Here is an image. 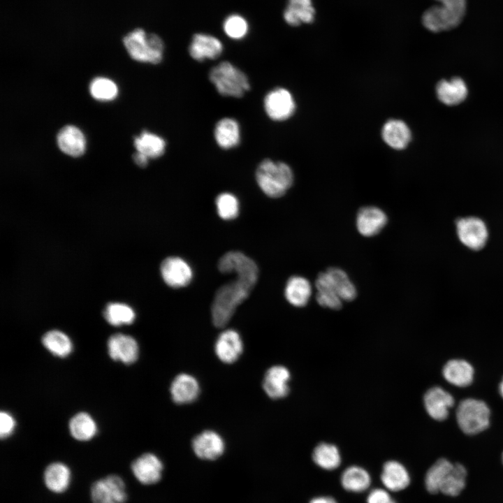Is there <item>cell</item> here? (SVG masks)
I'll use <instances>...</instances> for the list:
<instances>
[{
	"mask_svg": "<svg viewBox=\"0 0 503 503\" xmlns=\"http://www.w3.org/2000/svg\"><path fill=\"white\" fill-rule=\"evenodd\" d=\"M134 146L139 152L149 159L161 157L166 152V142L161 136L143 131L134 138Z\"/></svg>",
	"mask_w": 503,
	"mask_h": 503,
	"instance_id": "obj_29",
	"label": "cell"
},
{
	"mask_svg": "<svg viewBox=\"0 0 503 503\" xmlns=\"http://www.w3.org/2000/svg\"><path fill=\"white\" fill-rule=\"evenodd\" d=\"M213 133L217 145L224 150L238 147L241 141L240 124L232 117H226L217 121Z\"/></svg>",
	"mask_w": 503,
	"mask_h": 503,
	"instance_id": "obj_20",
	"label": "cell"
},
{
	"mask_svg": "<svg viewBox=\"0 0 503 503\" xmlns=\"http://www.w3.org/2000/svg\"><path fill=\"white\" fill-rule=\"evenodd\" d=\"M453 466L448 460L440 458L430 467L425 477V488L429 493H439L440 486Z\"/></svg>",
	"mask_w": 503,
	"mask_h": 503,
	"instance_id": "obj_34",
	"label": "cell"
},
{
	"mask_svg": "<svg viewBox=\"0 0 503 503\" xmlns=\"http://www.w3.org/2000/svg\"><path fill=\"white\" fill-rule=\"evenodd\" d=\"M219 216L224 220L235 219L239 214V201L237 197L228 192L219 194L215 199Z\"/></svg>",
	"mask_w": 503,
	"mask_h": 503,
	"instance_id": "obj_38",
	"label": "cell"
},
{
	"mask_svg": "<svg viewBox=\"0 0 503 503\" xmlns=\"http://www.w3.org/2000/svg\"><path fill=\"white\" fill-rule=\"evenodd\" d=\"M312 460L321 468L333 470L340 465L341 455L335 445L322 442L314 448Z\"/></svg>",
	"mask_w": 503,
	"mask_h": 503,
	"instance_id": "obj_32",
	"label": "cell"
},
{
	"mask_svg": "<svg viewBox=\"0 0 503 503\" xmlns=\"http://www.w3.org/2000/svg\"><path fill=\"white\" fill-rule=\"evenodd\" d=\"M456 227L460 242L468 248L479 250L486 245L488 231L481 219L472 217L460 219Z\"/></svg>",
	"mask_w": 503,
	"mask_h": 503,
	"instance_id": "obj_10",
	"label": "cell"
},
{
	"mask_svg": "<svg viewBox=\"0 0 503 503\" xmlns=\"http://www.w3.org/2000/svg\"><path fill=\"white\" fill-rule=\"evenodd\" d=\"M381 138L390 147L396 150L405 149L411 139V132L408 125L401 119H391L381 129Z\"/></svg>",
	"mask_w": 503,
	"mask_h": 503,
	"instance_id": "obj_21",
	"label": "cell"
},
{
	"mask_svg": "<svg viewBox=\"0 0 503 503\" xmlns=\"http://www.w3.org/2000/svg\"><path fill=\"white\" fill-rule=\"evenodd\" d=\"M438 99L445 105H455L465 101L467 96V87L462 79L453 78L450 80H442L436 86Z\"/></svg>",
	"mask_w": 503,
	"mask_h": 503,
	"instance_id": "obj_24",
	"label": "cell"
},
{
	"mask_svg": "<svg viewBox=\"0 0 503 503\" xmlns=\"http://www.w3.org/2000/svg\"><path fill=\"white\" fill-rule=\"evenodd\" d=\"M309 503H337V502L331 497L323 496L313 498Z\"/></svg>",
	"mask_w": 503,
	"mask_h": 503,
	"instance_id": "obj_44",
	"label": "cell"
},
{
	"mask_svg": "<svg viewBox=\"0 0 503 503\" xmlns=\"http://www.w3.org/2000/svg\"><path fill=\"white\" fill-rule=\"evenodd\" d=\"M466 469L460 463L453 464V468L443 481L439 492L449 496H457L465 486Z\"/></svg>",
	"mask_w": 503,
	"mask_h": 503,
	"instance_id": "obj_36",
	"label": "cell"
},
{
	"mask_svg": "<svg viewBox=\"0 0 503 503\" xmlns=\"http://www.w3.org/2000/svg\"><path fill=\"white\" fill-rule=\"evenodd\" d=\"M108 350L111 358L126 364L135 362L139 351L136 340L130 335L122 333H116L110 337L108 341Z\"/></svg>",
	"mask_w": 503,
	"mask_h": 503,
	"instance_id": "obj_17",
	"label": "cell"
},
{
	"mask_svg": "<svg viewBox=\"0 0 503 503\" xmlns=\"http://www.w3.org/2000/svg\"><path fill=\"white\" fill-rule=\"evenodd\" d=\"M243 344L239 333L233 329L223 331L217 337L214 351L219 360L225 363H232L240 356Z\"/></svg>",
	"mask_w": 503,
	"mask_h": 503,
	"instance_id": "obj_18",
	"label": "cell"
},
{
	"mask_svg": "<svg viewBox=\"0 0 503 503\" xmlns=\"http://www.w3.org/2000/svg\"><path fill=\"white\" fill-rule=\"evenodd\" d=\"M173 400L177 404H187L194 402L200 392L199 384L192 375L182 373L178 374L170 385Z\"/></svg>",
	"mask_w": 503,
	"mask_h": 503,
	"instance_id": "obj_22",
	"label": "cell"
},
{
	"mask_svg": "<svg viewBox=\"0 0 503 503\" xmlns=\"http://www.w3.org/2000/svg\"><path fill=\"white\" fill-rule=\"evenodd\" d=\"M92 96L100 101H110L117 94V87L115 82L105 78L94 79L89 86Z\"/></svg>",
	"mask_w": 503,
	"mask_h": 503,
	"instance_id": "obj_39",
	"label": "cell"
},
{
	"mask_svg": "<svg viewBox=\"0 0 503 503\" xmlns=\"http://www.w3.org/2000/svg\"><path fill=\"white\" fill-rule=\"evenodd\" d=\"M103 315L105 320L112 326L131 324L135 319V312L129 305L120 302H111L107 305Z\"/></svg>",
	"mask_w": 503,
	"mask_h": 503,
	"instance_id": "obj_37",
	"label": "cell"
},
{
	"mask_svg": "<svg viewBox=\"0 0 503 503\" xmlns=\"http://www.w3.org/2000/svg\"><path fill=\"white\" fill-rule=\"evenodd\" d=\"M160 270L165 283L172 288L187 286L193 277L191 266L184 259L177 256L165 258L161 264Z\"/></svg>",
	"mask_w": 503,
	"mask_h": 503,
	"instance_id": "obj_11",
	"label": "cell"
},
{
	"mask_svg": "<svg viewBox=\"0 0 503 503\" xmlns=\"http://www.w3.org/2000/svg\"><path fill=\"white\" fill-rule=\"evenodd\" d=\"M15 421L13 416L6 411L0 414V436L1 438H6L10 436L14 430Z\"/></svg>",
	"mask_w": 503,
	"mask_h": 503,
	"instance_id": "obj_41",
	"label": "cell"
},
{
	"mask_svg": "<svg viewBox=\"0 0 503 503\" xmlns=\"http://www.w3.org/2000/svg\"><path fill=\"white\" fill-rule=\"evenodd\" d=\"M388 222L386 214L376 206H365L359 209L356 224L358 231L365 237H372L381 232Z\"/></svg>",
	"mask_w": 503,
	"mask_h": 503,
	"instance_id": "obj_14",
	"label": "cell"
},
{
	"mask_svg": "<svg viewBox=\"0 0 503 503\" xmlns=\"http://www.w3.org/2000/svg\"><path fill=\"white\" fill-rule=\"evenodd\" d=\"M131 469L133 476L140 483L149 486L155 484L161 479L163 465L155 454L146 453L133 461Z\"/></svg>",
	"mask_w": 503,
	"mask_h": 503,
	"instance_id": "obj_12",
	"label": "cell"
},
{
	"mask_svg": "<svg viewBox=\"0 0 503 503\" xmlns=\"http://www.w3.org/2000/svg\"><path fill=\"white\" fill-rule=\"evenodd\" d=\"M367 503H397L385 490L376 488L370 491Z\"/></svg>",
	"mask_w": 503,
	"mask_h": 503,
	"instance_id": "obj_42",
	"label": "cell"
},
{
	"mask_svg": "<svg viewBox=\"0 0 503 503\" xmlns=\"http://www.w3.org/2000/svg\"><path fill=\"white\" fill-rule=\"evenodd\" d=\"M490 411L481 400L466 398L456 409V420L460 430L467 435H474L486 430L490 423Z\"/></svg>",
	"mask_w": 503,
	"mask_h": 503,
	"instance_id": "obj_6",
	"label": "cell"
},
{
	"mask_svg": "<svg viewBox=\"0 0 503 503\" xmlns=\"http://www.w3.org/2000/svg\"><path fill=\"white\" fill-rule=\"evenodd\" d=\"M133 159L135 163L140 168H145L148 164L149 158L139 152L133 154Z\"/></svg>",
	"mask_w": 503,
	"mask_h": 503,
	"instance_id": "obj_43",
	"label": "cell"
},
{
	"mask_svg": "<svg viewBox=\"0 0 503 503\" xmlns=\"http://www.w3.org/2000/svg\"><path fill=\"white\" fill-rule=\"evenodd\" d=\"M444 379L450 384L465 387L471 384L474 379V368L468 362L461 359L448 361L443 367Z\"/></svg>",
	"mask_w": 503,
	"mask_h": 503,
	"instance_id": "obj_27",
	"label": "cell"
},
{
	"mask_svg": "<svg viewBox=\"0 0 503 503\" xmlns=\"http://www.w3.org/2000/svg\"><path fill=\"white\" fill-rule=\"evenodd\" d=\"M123 43L130 57L137 61L158 64L163 59L164 43L157 34L138 28L125 36Z\"/></svg>",
	"mask_w": 503,
	"mask_h": 503,
	"instance_id": "obj_4",
	"label": "cell"
},
{
	"mask_svg": "<svg viewBox=\"0 0 503 503\" xmlns=\"http://www.w3.org/2000/svg\"><path fill=\"white\" fill-rule=\"evenodd\" d=\"M69 430L73 437L79 441H88L96 433V425L87 413L75 415L70 421Z\"/></svg>",
	"mask_w": 503,
	"mask_h": 503,
	"instance_id": "obj_33",
	"label": "cell"
},
{
	"mask_svg": "<svg viewBox=\"0 0 503 503\" xmlns=\"http://www.w3.org/2000/svg\"><path fill=\"white\" fill-rule=\"evenodd\" d=\"M312 285L308 279L301 276L291 277L284 289V296L293 306L305 307L312 295Z\"/></svg>",
	"mask_w": 503,
	"mask_h": 503,
	"instance_id": "obj_28",
	"label": "cell"
},
{
	"mask_svg": "<svg viewBox=\"0 0 503 503\" xmlns=\"http://www.w3.org/2000/svg\"><path fill=\"white\" fill-rule=\"evenodd\" d=\"M223 29L226 36L231 39L240 40L246 36L249 26L247 20L242 16L232 14L225 19Z\"/></svg>",
	"mask_w": 503,
	"mask_h": 503,
	"instance_id": "obj_40",
	"label": "cell"
},
{
	"mask_svg": "<svg viewBox=\"0 0 503 503\" xmlns=\"http://www.w3.org/2000/svg\"><path fill=\"white\" fill-rule=\"evenodd\" d=\"M317 291L329 293L343 301H351L357 296V290L345 271L340 268H329L320 272L315 281Z\"/></svg>",
	"mask_w": 503,
	"mask_h": 503,
	"instance_id": "obj_7",
	"label": "cell"
},
{
	"mask_svg": "<svg viewBox=\"0 0 503 503\" xmlns=\"http://www.w3.org/2000/svg\"><path fill=\"white\" fill-rule=\"evenodd\" d=\"M423 402L427 413L437 421L445 420L454 404L453 397L439 386L428 389L424 395Z\"/></svg>",
	"mask_w": 503,
	"mask_h": 503,
	"instance_id": "obj_16",
	"label": "cell"
},
{
	"mask_svg": "<svg viewBox=\"0 0 503 503\" xmlns=\"http://www.w3.org/2000/svg\"><path fill=\"white\" fill-rule=\"evenodd\" d=\"M255 178L261 190L272 198L284 196L294 180L293 170L287 163L268 158L257 166Z\"/></svg>",
	"mask_w": 503,
	"mask_h": 503,
	"instance_id": "obj_2",
	"label": "cell"
},
{
	"mask_svg": "<svg viewBox=\"0 0 503 503\" xmlns=\"http://www.w3.org/2000/svg\"><path fill=\"white\" fill-rule=\"evenodd\" d=\"M263 109L272 121L284 122L293 115L296 103L289 90L278 87L270 90L265 95Z\"/></svg>",
	"mask_w": 503,
	"mask_h": 503,
	"instance_id": "obj_8",
	"label": "cell"
},
{
	"mask_svg": "<svg viewBox=\"0 0 503 503\" xmlns=\"http://www.w3.org/2000/svg\"><path fill=\"white\" fill-rule=\"evenodd\" d=\"M57 141L59 149L69 156L77 157L85 152V136L74 126L68 125L61 128L57 134Z\"/></svg>",
	"mask_w": 503,
	"mask_h": 503,
	"instance_id": "obj_23",
	"label": "cell"
},
{
	"mask_svg": "<svg viewBox=\"0 0 503 503\" xmlns=\"http://www.w3.org/2000/svg\"><path fill=\"white\" fill-rule=\"evenodd\" d=\"M189 53L195 61L218 58L224 50L221 41L210 34L198 33L193 36L189 45Z\"/></svg>",
	"mask_w": 503,
	"mask_h": 503,
	"instance_id": "obj_13",
	"label": "cell"
},
{
	"mask_svg": "<svg viewBox=\"0 0 503 503\" xmlns=\"http://www.w3.org/2000/svg\"><path fill=\"white\" fill-rule=\"evenodd\" d=\"M218 268L224 274L233 272L236 275L235 280L218 289L213 300L212 321L215 326L222 328L251 293L258 280V268L252 258L238 251L224 254L219 260Z\"/></svg>",
	"mask_w": 503,
	"mask_h": 503,
	"instance_id": "obj_1",
	"label": "cell"
},
{
	"mask_svg": "<svg viewBox=\"0 0 503 503\" xmlns=\"http://www.w3.org/2000/svg\"><path fill=\"white\" fill-rule=\"evenodd\" d=\"M290 372L284 366L275 365L270 367L265 374L263 388L272 399H280L286 396L289 388Z\"/></svg>",
	"mask_w": 503,
	"mask_h": 503,
	"instance_id": "obj_19",
	"label": "cell"
},
{
	"mask_svg": "<svg viewBox=\"0 0 503 503\" xmlns=\"http://www.w3.org/2000/svg\"><path fill=\"white\" fill-rule=\"evenodd\" d=\"M438 6L428 9L422 22L430 31L438 32L455 27L461 22L465 11L466 0H437Z\"/></svg>",
	"mask_w": 503,
	"mask_h": 503,
	"instance_id": "obj_5",
	"label": "cell"
},
{
	"mask_svg": "<svg viewBox=\"0 0 503 503\" xmlns=\"http://www.w3.org/2000/svg\"><path fill=\"white\" fill-rule=\"evenodd\" d=\"M381 479L388 490L394 492L404 489L410 482L407 469L395 460L388 461L384 465Z\"/></svg>",
	"mask_w": 503,
	"mask_h": 503,
	"instance_id": "obj_26",
	"label": "cell"
},
{
	"mask_svg": "<svg viewBox=\"0 0 503 503\" xmlns=\"http://www.w3.org/2000/svg\"><path fill=\"white\" fill-rule=\"evenodd\" d=\"M314 15V9L311 0H289L284 12V20L291 26L312 22Z\"/></svg>",
	"mask_w": 503,
	"mask_h": 503,
	"instance_id": "obj_30",
	"label": "cell"
},
{
	"mask_svg": "<svg viewBox=\"0 0 503 503\" xmlns=\"http://www.w3.org/2000/svg\"><path fill=\"white\" fill-rule=\"evenodd\" d=\"M341 483L345 490L360 493L368 488L371 478L365 469L358 466H351L343 472Z\"/></svg>",
	"mask_w": 503,
	"mask_h": 503,
	"instance_id": "obj_31",
	"label": "cell"
},
{
	"mask_svg": "<svg viewBox=\"0 0 503 503\" xmlns=\"http://www.w3.org/2000/svg\"><path fill=\"white\" fill-rule=\"evenodd\" d=\"M502 460H503V453H502Z\"/></svg>",
	"mask_w": 503,
	"mask_h": 503,
	"instance_id": "obj_46",
	"label": "cell"
},
{
	"mask_svg": "<svg viewBox=\"0 0 503 503\" xmlns=\"http://www.w3.org/2000/svg\"><path fill=\"white\" fill-rule=\"evenodd\" d=\"M90 496L93 503H125L127 500L125 483L118 475H108L92 483Z\"/></svg>",
	"mask_w": 503,
	"mask_h": 503,
	"instance_id": "obj_9",
	"label": "cell"
},
{
	"mask_svg": "<svg viewBox=\"0 0 503 503\" xmlns=\"http://www.w3.org/2000/svg\"><path fill=\"white\" fill-rule=\"evenodd\" d=\"M71 480L70 468L64 463L55 462L48 465L43 473L46 488L54 493H62L69 487Z\"/></svg>",
	"mask_w": 503,
	"mask_h": 503,
	"instance_id": "obj_25",
	"label": "cell"
},
{
	"mask_svg": "<svg viewBox=\"0 0 503 503\" xmlns=\"http://www.w3.org/2000/svg\"><path fill=\"white\" fill-rule=\"evenodd\" d=\"M42 342L49 351L59 357L67 356L73 349L70 338L65 333L57 330L47 332L43 336Z\"/></svg>",
	"mask_w": 503,
	"mask_h": 503,
	"instance_id": "obj_35",
	"label": "cell"
},
{
	"mask_svg": "<svg viewBox=\"0 0 503 503\" xmlns=\"http://www.w3.org/2000/svg\"><path fill=\"white\" fill-rule=\"evenodd\" d=\"M208 78L223 96L241 98L251 88L249 78L245 72L228 61L213 66L208 73Z\"/></svg>",
	"mask_w": 503,
	"mask_h": 503,
	"instance_id": "obj_3",
	"label": "cell"
},
{
	"mask_svg": "<svg viewBox=\"0 0 503 503\" xmlns=\"http://www.w3.org/2000/svg\"><path fill=\"white\" fill-rule=\"evenodd\" d=\"M499 392L501 397L503 398V379L499 385Z\"/></svg>",
	"mask_w": 503,
	"mask_h": 503,
	"instance_id": "obj_45",
	"label": "cell"
},
{
	"mask_svg": "<svg viewBox=\"0 0 503 503\" xmlns=\"http://www.w3.org/2000/svg\"><path fill=\"white\" fill-rule=\"evenodd\" d=\"M192 449L195 455L203 460H214L224 452L223 438L216 432L205 430L194 437Z\"/></svg>",
	"mask_w": 503,
	"mask_h": 503,
	"instance_id": "obj_15",
	"label": "cell"
}]
</instances>
